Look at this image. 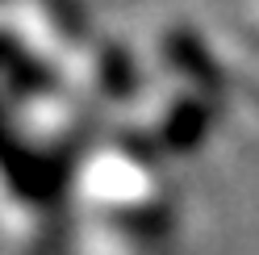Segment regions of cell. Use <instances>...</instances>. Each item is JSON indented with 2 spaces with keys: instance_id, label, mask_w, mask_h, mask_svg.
I'll list each match as a JSON object with an SVG mask.
<instances>
[{
  "instance_id": "cell-1",
  "label": "cell",
  "mask_w": 259,
  "mask_h": 255,
  "mask_svg": "<svg viewBox=\"0 0 259 255\" xmlns=\"http://www.w3.org/2000/svg\"><path fill=\"white\" fill-rule=\"evenodd\" d=\"M71 201L92 226L159 238L167 226V184L155 167V155L134 138L96 142L71 167Z\"/></svg>"
},
{
  "instance_id": "cell-2",
  "label": "cell",
  "mask_w": 259,
  "mask_h": 255,
  "mask_svg": "<svg viewBox=\"0 0 259 255\" xmlns=\"http://www.w3.org/2000/svg\"><path fill=\"white\" fill-rule=\"evenodd\" d=\"M213 92H205L197 84H176L155 97L151 109L142 113V121L134 125V138L138 147H147L155 159H176V155H192L205 142L209 125H213Z\"/></svg>"
},
{
  "instance_id": "cell-3",
  "label": "cell",
  "mask_w": 259,
  "mask_h": 255,
  "mask_svg": "<svg viewBox=\"0 0 259 255\" xmlns=\"http://www.w3.org/2000/svg\"><path fill=\"white\" fill-rule=\"evenodd\" d=\"M59 79L88 105H121L134 92V59L113 38H84L63 63Z\"/></svg>"
}]
</instances>
